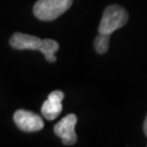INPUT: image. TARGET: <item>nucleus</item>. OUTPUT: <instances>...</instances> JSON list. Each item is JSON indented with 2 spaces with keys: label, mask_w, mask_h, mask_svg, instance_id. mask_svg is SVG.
Segmentation results:
<instances>
[{
  "label": "nucleus",
  "mask_w": 147,
  "mask_h": 147,
  "mask_svg": "<svg viewBox=\"0 0 147 147\" xmlns=\"http://www.w3.org/2000/svg\"><path fill=\"white\" fill-rule=\"evenodd\" d=\"M76 122H78L76 116L74 113H71V115H68L63 119H61L55 125V127H53L55 134L61 138L63 145L71 146V145L76 143V141H78V136L75 133Z\"/></svg>",
  "instance_id": "nucleus-3"
},
{
  "label": "nucleus",
  "mask_w": 147,
  "mask_h": 147,
  "mask_svg": "<svg viewBox=\"0 0 147 147\" xmlns=\"http://www.w3.org/2000/svg\"><path fill=\"white\" fill-rule=\"evenodd\" d=\"M42 40L39 37L23 34V33H14L10 38V45L14 49L19 50H38Z\"/></svg>",
  "instance_id": "nucleus-6"
},
{
  "label": "nucleus",
  "mask_w": 147,
  "mask_h": 147,
  "mask_svg": "<svg viewBox=\"0 0 147 147\" xmlns=\"http://www.w3.org/2000/svg\"><path fill=\"white\" fill-rule=\"evenodd\" d=\"M73 0H38L34 5V14L42 21H53L72 5Z\"/></svg>",
  "instance_id": "nucleus-2"
},
{
  "label": "nucleus",
  "mask_w": 147,
  "mask_h": 147,
  "mask_svg": "<svg viewBox=\"0 0 147 147\" xmlns=\"http://www.w3.org/2000/svg\"><path fill=\"white\" fill-rule=\"evenodd\" d=\"M144 133H145V135L147 136V117L145 121H144Z\"/></svg>",
  "instance_id": "nucleus-9"
},
{
  "label": "nucleus",
  "mask_w": 147,
  "mask_h": 147,
  "mask_svg": "<svg viewBox=\"0 0 147 147\" xmlns=\"http://www.w3.org/2000/svg\"><path fill=\"white\" fill-rule=\"evenodd\" d=\"M129 20V14L124 8L118 5L107 7L100 21L98 32L101 34H109L124 26Z\"/></svg>",
  "instance_id": "nucleus-1"
},
{
  "label": "nucleus",
  "mask_w": 147,
  "mask_h": 147,
  "mask_svg": "<svg viewBox=\"0 0 147 147\" xmlns=\"http://www.w3.org/2000/svg\"><path fill=\"white\" fill-rule=\"evenodd\" d=\"M59 49V44L58 42L53 40V39H49V38H46V39H42V45L39 47V51L45 56V58L47 61L49 62H56V56L55 53L58 51Z\"/></svg>",
  "instance_id": "nucleus-7"
},
{
  "label": "nucleus",
  "mask_w": 147,
  "mask_h": 147,
  "mask_svg": "<svg viewBox=\"0 0 147 147\" xmlns=\"http://www.w3.org/2000/svg\"><path fill=\"white\" fill-rule=\"evenodd\" d=\"M13 120L16 126L24 132H37L44 127V121L42 117L28 110L20 109L16 111Z\"/></svg>",
  "instance_id": "nucleus-4"
},
{
  "label": "nucleus",
  "mask_w": 147,
  "mask_h": 147,
  "mask_svg": "<svg viewBox=\"0 0 147 147\" xmlns=\"http://www.w3.org/2000/svg\"><path fill=\"white\" fill-rule=\"evenodd\" d=\"M109 42H110V35L109 34L99 33V35L95 38L94 42L95 50L97 51V53L104 55V53H107L108 49H109Z\"/></svg>",
  "instance_id": "nucleus-8"
},
{
  "label": "nucleus",
  "mask_w": 147,
  "mask_h": 147,
  "mask_svg": "<svg viewBox=\"0 0 147 147\" xmlns=\"http://www.w3.org/2000/svg\"><path fill=\"white\" fill-rule=\"evenodd\" d=\"M64 94L61 90H53L42 106V115L47 120H55L62 111V99Z\"/></svg>",
  "instance_id": "nucleus-5"
}]
</instances>
